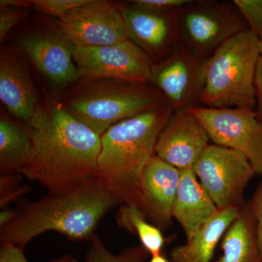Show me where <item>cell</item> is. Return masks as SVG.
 Segmentation results:
<instances>
[{
  "mask_svg": "<svg viewBox=\"0 0 262 262\" xmlns=\"http://www.w3.org/2000/svg\"><path fill=\"white\" fill-rule=\"evenodd\" d=\"M210 139L206 130L189 110L173 112L160 132L155 155L179 169H193Z\"/></svg>",
  "mask_w": 262,
  "mask_h": 262,
  "instance_id": "5bb4252c",
  "label": "cell"
},
{
  "mask_svg": "<svg viewBox=\"0 0 262 262\" xmlns=\"http://www.w3.org/2000/svg\"><path fill=\"white\" fill-rule=\"evenodd\" d=\"M32 141L27 129L1 117L0 165L2 172L20 173L32 156Z\"/></svg>",
  "mask_w": 262,
  "mask_h": 262,
  "instance_id": "ffe728a7",
  "label": "cell"
},
{
  "mask_svg": "<svg viewBox=\"0 0 262 262\" xmlns=\"http://www.w3.org/2000/svg\"><path fill=\"white\" fill-rule=\"evenodd\" d=\"M132 42L141 48L154 64L168 59L180 44L177 11H153L131 3L120 6Z\"/></svg>",
  "mask_w": 262,
  "mask_h": 262,
  "instance_id": "7c38bea8",
  "label": "cell"
},
{
  "mask_svg": "<svg viewBox=\"0 0 262 262\" xmlns=\"http://www.w3.org/2000/svg\"><path fill=\"white\" fill-rule=\"evenodd\" d=\"M57 27L77 47L113 46L129 40L118 5L102 0H90L58 18Z\"/></svg>",
  "mask_w": 262,
  "mask_h": 262,
  "instance_id": "8fae6325",
  "label": "cell"
},
{
  "mask_svg": "<svg viewBox=\"0 0 262 262\" xmlns=\"http://www.w3.org/2000/svg\"><path fill=\"white\" fill-rule=\"evenodd\" d=\"M149 262H171L168 259L163 253H160L158 256H151Z\"/></svg>",
  "mask_w": 262,
  "mask_h": 262,
  "instance_id": "1f68e13d",
  "label": "cell"
},
{
  "mask_svg": "<svg viewBox=\"0 0 262 262\" xmlns=\"http://www.w3.org/2000/svg\"><path fill=\"white\" fill-rule=\"evenodd\" d=\"M0 262H28L24 256L23 248L13 244H2Z\"/></svg>",
  "mask_w": 262,
  "mask_h": 262,
  "instance_id": "83f0119b",
  "label": "cell"
},
{
  "mask_svg": "<svg viewBox=\"0 0 262 262\" xmlns=\"http://www.w3.org/2000/svg\"><path fill=\"white\" fill-rule=\"evenodd\" d=\"M0 99L13 116L28 124L38 103L30 76L15 55L3 53L0 60Z\"/></svg>",
  "mask_w": 262,
  "mask_h": 262,
  "instance_id": "e0dca14e",
  "label": "cell"
},
{
  "mask_svg": "<svg viewBox=\"0 0 262 262\" xmlns=\"http://www.w3.org/2000/svg\"><path fill=\"white\" fill-rule=\"evenodd\" d=\"M117 221L120 227L137 234L141 246L150 256H158L163 253L166 239L162 229L150 224L144 212L139 208L123 205L117 211Z\"/></svg>",
  "mask_w": 262,
  "mask_h": 262,
  "instance_id": "44dd1931",
  "label": "cell"
},
{
  "mask_svg": "<svg viewBox=\"0 0 262 262\" xmlns=\"http://www.w3.org/2000/svg\"><path fill=\"white\" fill-rule=\"evenodd\" d=\"M192 170L220 211L244 206L245 189L256 175L244 154L213 144L207 146Z\"/></svg>",
  "mask_w": 262,
  "mask_h": 262,
  "instance_id": "52a82bcc",
  "label": "cell"
},
{
  "mask_svg": "<svg viewBox=\"0 0 262 262\" xmlns=\"http://www.w3.org/2000/svg\"><path fill=\"white\" fill-rule=\"evenodd\" d=\"M248 28L260 39H262V0H234Z\"/></svg>",
  "mask_w": 262,
  "mask_h": 262,
  "instance_id": "603a6c76",
  "label": "cell"
},
{
  "mask_svg": "<svg viewBox=\"0 0 262 262\" xmlns=\"http://www.w3.org/2000/svg\"><path fill=\"white\" fill-rule=\"evenodd\" d=\"M0 6L29 9L32 8V3L31 1H22V0H1Z\"/></svg>",
  "mask_w": 262,
  "mask_h": 262,
  "instance_id": "f546056e",
  "label": "cell"
},
{
  "mask_svg": "<svg viewBox=\"0 0 262 262\" xmlns=\"http://www.w3.org/2000/svg\"><path fill=\"white\" fill-rule=\"evenodd\" d=\"M180 170V182L171 215L182 226L189 241L220 210L202 187L192 169Z\"/></svg>",
  "mask_w": 262,
  "mask_h": 262,
  "instance_id": "2e32d148",
  "label": "cell"
},
{
  "mask_svg": "<svg viewBox=\"0 0 262 262\" xmlns=\"http://www.w3.org/2000/svg\"><path fill=\"white\" fill-rule=\"evenodd\" d=\"M223 254L214 262H262L256 237V223L248 203L239 209L222 241Z\"/></svg>",
  "mask_w": 262,
  "mask_h": 262,
  "instance_id": "d6986e66",
  "label": "cell"
},
{
  "mask_svg": "<svg viewBox=\"0 0 262 262\" xmlns=\"http://www.w3.org/2000/svg\"><path fill=\"white\" fill-rule=\"evenodd\" d=\"M73 58L83 80L150 82L152 76L154 63L130 39L113 46H75Z\"/></svg>",
  "mask_w": 262,
  "mask_h": 262,
  "instance_id": "9c48e42d",
  "label": "cell"
},
{
  "mask_svg": "<svg viewBox=\"0 0 262 262\" xmlns=\"http://www.w3.org/2000/svg\"><path fill=\"white\" fill-rule=\"evenodd\" d=\"M78 84L67 95L62 106L100 136L122 120L168 104L151 82L99 79Z\"/></svg>",
  "mask_w": 262,
  "mask_h": 262,
  "instance_id": "277c9868",
  "label": "cell"
},
{
  "mask_svg": "<svg viewBox=\"0 0 262 262\" xmlns=\"http://www.w3.org/2000/svg\"><path fill=\"white\" fill-rule=\"evenodd\" d=\"M27 14V9L1 7L0 9V41L3 42L8 33Z\"/></svg>",
  "mask_w": 262,
  "mask_h": 262,
  "instance_id": "d4e9b609",
  "label": "cell"
},
{
  "mask_svg": "<svg viewBox=\"0 0 262 262\" xmlns=\"http://www.w3.org/2000/svg\"><path fill=\"white\" fill-rule=\"evenodd\" d=\"M261 55V40L248 29L223 43L207 60L201 104L255 110V79Z\"/></svg>",
  "mask_w": 262,
  "mask_h": 262,
  "instance_id": "5b68a950",
  "label": "cell"
},
{
  "mask_svg": "<svg viewBox=\"0 0 262 262\" xmlns=\"http://www.w3.org/2000/svg\"><path fill=\"white\" fill-rule=\"evenodd\" d=\"M255 89H256V98L255 111L260 120H262V55L258 58L256 79H255Z\"/></svg>",
  "mask_w": 262,
  "mask_h": 262,
  "instance_id": "f1b7e54d",
  "label": "cell"
},
{
  "mask_svg": "<svg viewBox=\"0 0 262 262\" xmlns=\"http://www.w3.org/2000/svg\"><path fill=\"white\" fill-rule=\"evenodd\" d=\"M177 15L180 42L205 59L226 41L248 29L232 1L191 0Z\"/></svg>",
  "mask_w": 262,
  "mask_h": 262,
  "instance_id": "8992f818",
  "label": "cell"
},
{
  "mask_svg": "<svg viewBox=\"0 0 262 262\" xmlns=\"http://www.w3.org/2000/svg\"><path fill=\"white\" fill-rule=\"evenodd\" d=\"M241 208L220 210L187 244L170 252L171 262H211L217 245L238 216Z\"/></svg>",
  "mask_w": 262,
  "mask_h": 262,
  "instance_id": "ac0fdd59",
  "label": "cell"
},
{
  "mask_svg": "<svg viewBox=\"0 0 262 262\" xmlns=\"http://www.w3.org/2000/svg\"><path fill=\"white\" fill-rule=\"evenodd\" d=\"M20 46L36 67L56 88H64L81 79L74 62V45L56 28L32 33Z\"/></svg>",
  "mask_w": 262,
  "mask_h": 262,
  "instance_id": "4fadbf2b",
  "label": "cell"
},
{
  "mask_svg": "<svg viewBox=\"0 0 262 262\" xmlns=\"http://www.w3.org/2000/svg\"><path fill=\"white\" fill-rule=\"evenodd\" d=\"M260 40H261V54L262 55V39Z\"/></svg>",
  "mask_w": 262,
  "mask_h": 262,
  "instance_id": "836d02e7",
  "label": "cell"
},
{
  "mask_svg": "<svg viewBox=\"0 0 262 262\" xmlns=\"http://www.w3.org/2000/svg\"><path fill=\"white\" fill-rule=\"evenodd\" d=\"M181 170L155 155L146 165L141 191L148 220L160 229L172 224V207L178 190Z\"/></svg>",
  "mask_w": 262,
  "mask_h": 262,
  "instance_id": "9a60e30c",
  "label": "cell"
},
{
  "mask_svg": "<svg viewBox=\"0 0 262 262\" xmlns=\"http://www.w3.org/2000/svg\"><path fill=\"white\" fill-rule=\"evenodd\" d=\"M91 241L85 262H146L150 256L141 245L125 248L120 254L115 255L105 247L96 234Z\"/></svg>",
  "mask_w": 262,
  "mask_h": 262,
  "instance_id": "7402d4cb",
  "label": "cell"
},
{
  "mask_svg": "<svg viewBox=\"0 0 262 262\" xmlns=\"http://www.w3.org/2000/svg\"><path fill=\"white\" fill-rule=\"evenodd\" d=\"M16 215V211H12V210H4L0 213V227H4L5 226L8 225L13 220Z\"/></svg>",
  "mask_w": 262,
  "mask_h": 262,
  "instance_id": "4dcf8cb0",
  "label": "cell"
},
{
  "mask_svg": "<svg viewBox=\"0 0 262 262\" xmlns=\"http://www.w3.org/2000/svg\"><path fill=\"white\" fill-rule=\"evenodd\" d=\"M32 156L20 174L51 194L96 183L101 136L67 113L61 103L37 105L27 124Z\"/></svg>",
  "mask_w": 262,
  "mask_h": 262,
  "instance_id": "6da1fadb",
  "label": "cell"
},
{
  "mask_svg": "<svg viewBox=\"0 0 262 262\" xmlns=\"http://www.w3.org/2000/svg\"><path fill=\"white\" fill-rule=\"evenodd\" d=\"M248 206L256 223V237L262 257V182L248 203Z\"/></svg>",
  "mask_w": 262,
  "mask_h": 262,
  "instance_id": "4316f807",
  "label": "cell"
},
{
  "mask_svg": "<svg viewBox=\"0 0 262 262\" xmlns=\"http://www.w3.org/2000/svg\"><path fill=\"white\" fill-rule=\"evenodd\" d=\"M51 262H78L76 258L72 257V256L69 254H66L64 256H62L59 259L54 260Z\"/></svg>",
  "mask_w": 262,
  "mask_h": 262,
  "instance_id": "d6a6232c",
  "label": "cell"
},
{
  "mask_svg": "<svg viewBox=\"0 0 262 262\" xmlns=\"http://www.w3.org/2000/svg\"><path fill=\"white\" fill-rule=\"evenodd\" d=\"M189 111L201 122L213 144L242 153L256 175H262V120L254 108L196 106Z\"/></svg>",
  "mask_w": 262,
  "mask_h": 262,
  "instance_id": "ba28073f",
  "label": "cell"
},
{
  "mask_svg": "<svg viewBox=\"0 0 262 262\" xmlns=\"http://www.w3.org/2000/svg\"><path fill=\"white\" fill-rule=\"evenodd\" d=\"M120 202L96 183L27 203L0 232L2 244L23 248L39 234L58 232L72 241H91L100 221Z\"/></svg>",
  "mask_w": 262,
  "mask_h": 262,
  "instance_id": "3957f363",
  "label": "cell"
},
{
  "mask_svg": "<svg viewBox=\"0 0 262 262\" xmlns=\"http://www.w3.org/2000/svg\"><path fill=\"white\" fill-rule=\"evenodd\" d=\"M191 0H134L131 3L141 8L153 11H177Z\"/></svg>",
  "mask_w": 262,
  "mask_h": 262,
  "instance_id": "484cf974",
  "label": "cell"
},
{
  "mask_svg": "<svg viewBox=\"0 0 262 262\" xmlns=\"http://www.w3.org/2000/svg\"><path fill=\"white\" fill-rule=\"evenodd\" d=\"M173 113L167 104L122 120L101 136L96 184L123 205L139 208L144 214L141 177Z\"/></svg>",
  "mask_w": 262,
  "mask_h": 262,
  "instance_id": "7a4b0ae2",
  "label": "cell"
},
{
  "mask_svg": "<svg viewBox=\"0 0 262 262\" xmlns=\"http://www.w3.org/2000/svg\"><path fill=\"white\" fill-rule=\"evenodd\" d=\"M90 0H32V8L51 16L61 18L71 10L86 4Z\"/></svg>",
  "mask_w": 262,
  "mask_h": 262,
  "instance_id": "cb8c5ba5",
  "label": "cell"
},
{
  "mask_svg": "<svg viewBox=\"0 0 262 262\" xmlns=\"http://www.w3.org/2000/svg\"><path fill=\"white\" fill-rule=\"evenodd\" d=\"M207 60L180 42L168 59L153 65L150 82L163 93L173 112L201 106Z\"/></svg>",
  "mask_w": 262,
  "mask_h": 262,
  "instance_id": "30bf717a",
  "label": "cell"
}]
</instances>
